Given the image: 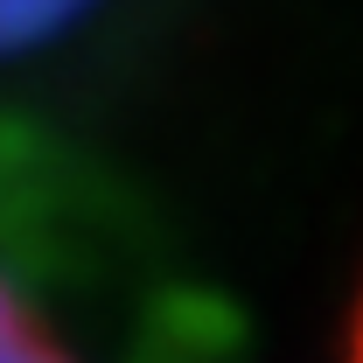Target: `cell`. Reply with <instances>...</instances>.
<instances>
[{"instance_id": "cell-1", "label": "cell", "mask_w": 363, "mask_h": 363, "mask_svg": "<svg viewBox=\"0 0 363 363\" xmlns=\"http://www.w3.org/2000/svg\"><path fill=\"white\" fill-rule=\"evenodd\" d=\"M350 363H363V308H357V335H350Z\"/></svg>"}]
</instances>
